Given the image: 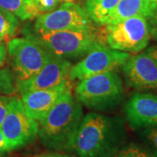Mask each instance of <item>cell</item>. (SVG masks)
Segmentation results:
<instances>
[{
	"label": "cell",
	"instance_id": "8fae6325",
	"mask_svg": "<svg viewBox=\"0 0 157 157\" xmlns=\"http://www.w3.org/2000/svg\"><path fill=\"white\" fill-rule=\"evenodd\" d=\"M121 68L128 86L157 91V62L147 52L130 55Z\"/></svg>",
	"mask_w": 157,
	"mask_h": 157
},
{
	"label": "cell",
	"instance_id": "5b68a950",
	"mask_svg": "<svg viewBox=\"0 0 157 157\" xmlns=\"http://www.w3.org/2000/svg\"><path fill=\"white\" fill-rule=\"evenodd\" d=\"M103 36L107 46L128 53H138L144 50L151 38L147 18L143 17H128L107 25Z\"/></svg>",
	"mask_w": 157,
	"mask_h": 157
},
{
	"label": "cell",
	"instance_id": "e0dca14e",
	"mask_svg": "<svg viewBox=\"0 0 157 157\" xmlns=\"http://www.w3.org/2000/svg\"><path fill=\"white\" fill-rule=\"evenodd\" d=\"M19 26V20L9 11L0 10V41L14 36Z\"/></svg>",
	"mask_w": 157,
	"mask_h": 157
},
{
	"label": "cell",
	"instance_id": "d6986e66",
	"mask_svg": "<svg viewBox=\"0 0 157 157\" xmlns=\"http://www.w3.org/2000/svg\"><path fill=\"white\" fill-rule=\"evenodd\" d=\"M60 0H28L29 8L33 18L55 10Z\"/></svg>",
	"mask_w": 157,
	"mask_h": 157
},
{
	"label": "cell",
	"instance_id": "44dd1931",
	"mask_svg": "<svg viewBox=\"0 0 157 157\" xmlns=\"http://www.w3.org/2000/svg\"><path fill=\"white\" fill-rule=\"evenodd\" d=\"M145 136L151 147L152 157H157V128L147 129L145 132Z\"/></svg>",
	"mask_w": 157,
	"mask_h": 157
},
{
	"label": "cell",
	"instance_id": "cb8c5ba5",
	"mask_svg": "<svg viewBox=\"0 0 157 157\" xmlns=\"http://www.w3.org/2000/svg\"><path fill=\"white\" fill-rule=\"evenodd\" d=\"M9 151H11L10 147L8 146L6 138H5V136H4L1 129H0V155H4L5 154Z\"/></svg>",
	"mask_w": 157,
	"mask_h": 157
},
{
	"label": "cell",
	"instance_id": "6da1fadb",
	"mask_svg": "<svg viewBox=\"0 0 157 157\" xmlns=\"http://www.w3.org/2000/svg\"><path fill=\"white\" fill-rule=\"evenodd\" d=\"M123 135L120 120L90 113L83 116L73 150L78 157H113L120 150Z\"/></svg>",
	"mask_w": 157,
	"mask_h": 157
},
{
	"label": "cell",
	"instance_id": "3957f363",
	"mask_svg": "<svg viewBox=\"0 0 157 157\" xmlns=\"http://www.w3.org/2000/svg\"><path fill=\"white\" fill-rule=\"evenodd\" d=\"M26 37L41 45L52 56L65 59L85 57L97 46L106 45L94 27L58 32L29 31Z\"/></svg>",
	"mask_w": 157,
	"mask_h": 157
},
{
	"label": "cell",
	"instance_id": "ffe728a7",
	"mask_svg": "<svg viewBox=\"0 0 157 157\" xmlns=\"http://www.w3.org/2000/svg\"><path fill=\"white\" fill-rule=\"evenodd\" d=\"M113 157H150L146 152L135 144H130L120 149Z\"/></svg>",
	"mask_w": 157,
	"mask_h": 157
},
{
	"label": "cell",
	"instance_id": "30bf717a",
	"mask_svg": "<svg viewBox=\"0 0 157 157\" xmlns=\"http://www.w3.org/2000/svg\"><path fill=\"white\" fill-rule=\"evenodd\" d=\"M71 67L72 64L69 60L52 55L39 73L28 79L16 80L17 90L23 94L57 86L69 78Z\"/></svg>",
	"mask_w": 157,
	"mask_h": 157
},
{
	"label": "cell",
	"instance_id": "2e32d148",
	"mask_svg": "<svg viewBox=\"0 0 157 157\" xmlns=\"http://www.w3.org/2000/svg\"><path fill=\"white\" fill-rule=\"evenodd\" d=\"M0 10L11 12L22 21L33 19L28 0H0Z\"/></svg>",
	"mask_w": 157,
	"mask_h": 157
},
{
	"label": "cell",
	"instance_id": "7a4b0ae2",
	"mask_svg": "<svg viewBox=\"0 0 157 157\" xmlns=\"http://www.w3.org/2000/svg\"><path fill=\"white\" fill-rule=\"evenodd\" d=\"M82 119L81 103L70 91L39 122V140L44 146L52 150H73Z\"/></svg>",
	"mask_w": 157,
	"mask_h": 157
},
{
	"label": "cell",
	"instance_id": "ac0fdd59",
	"mask_svg": "<svg viewBox=\"0 0 157 157\" xmlns=\"http://www.w3.org/2000/svg\"><path fill=\"white\" fill-rule=\"evenodd\" d=\"M17 91L15 74L9 68H0V94L11 95Z\"/></svg>",
	"mask_w": 157,
	"mask_h": 157
},
{
	"label": "cell",
	"instance_id": "277c9868",
	"mask_svg": "<svg viewBox=\"0 0 157 157\" xmlns=\"http://www.w3.org/2000/svg\"><path fill=\"white\" fill-rule=\"evenodd\" d=\"M123 93L122 80L116 72L84 78L75 88V97L81 105L101 111L115 107L121 101Z\"/></svg>",
	"mask_w": 157,
	"mask_h": 157
},
{
	"label": "cell",
	"instance_id": "f1b7e54d",
	"mask_svg": "<svg viewBox=\"0 0 157 157\" xmlns=\"http://www.w3.org/2000/svg\"><path fill=\"white\" fill-rule=\"evenodd\" d=\"M152 2H154V3H156L157 4V0H151Z\"/></svg>",
	"mask_w": 157,
	"mask_h": 157
},
{
	"label": "cell",
	"instance_id": "4316f807",
	"mask_svg": "<svg viewBox=\"0 0 157 157\" xmlns=\"http://www.w3.org/2000/svg\"><path fill=\"white\" fill-rule=\"evenodd\" d=\"M146 52L147 53H149L155 59V60L157 62V45H154V46L149 47Z\"/></svg>",
	"mask_w": 157,
	"mask_h": 157
},
{
	"label": "cell",
	"instance_id": "52a82bcc",
	"mask_svg": "<svg viewBox=\"0 0 157 157\" xmlns=\"http://www.w3.org/2000/svg\"><path fill=\"white\" fill-rule=\"evenodd\" d=\"M0 129L11 151L34 141L39 134V122L27 113L20 99L12 97Z\"/></svg>",
	"mask_w": 157,
	"mask_h": 157
},
{
	"label": "cell",
	"instance_id": "4fadbf2b",
	"mask_svg": "<svg viewBox=\"0 0 157 157\" xmlns=\"http://www.w3.org/2000/svg\"><path fill=\"white\" fill-rule=\"evenodd\" d=\"M125 113L134 128L157 126V95L136 93L127 102Z\"/></svg>",
	"mask_w": 157,
	"mask_h": 157
},
{
	"label": "cell",
	"instance_id": "8992f818",
	"mask_svg": "<svg viewBox=\"0 0 157 157\" xmlns=\"http://www.w3.org/2000/svg\"><path fill=\"white\" fill-rule=\"evenodd\" d=\"M7 55L17 80H25L42 69L52 56L30 38H14L7 44Z\"/></svg>",
	"mask_w": 157,
	"mask_h": 157
},
{
	"label": "cell",
	"instance_id": "9a60e30c",
	"mask_svg": "<svg viewBox=\"0 0 157 157\" xmlns=\"http://www.w3.org/2000/svg\"><path fill=\"white\" fill-rule=\"evenodd\" d=\"M119 2L120 0H86L85 11L93 22L106 25Z\"/></svg>",
	"mask_w": 157,
	"mask_h": 157
},
{
	"label": "cell",
	"instance_id": "7c38bea8",
	"mask_svg": "<svg viewBox=\"0 0 157 157\" xmlns=\"http://www.w3.org/2000/svg\"><path fill=\"white\" fill-rule=\"evenodd\" d=\"M70 91H72V85L67 79L54 87L20 94L21 101L29 115L39 122L58 101Z\"/></svg>",
	"mask_w": 157,
	"mask_h": 157
},
{
	"label": "cell",
	"instance_id": "83f0119b",
	"mask_svg": "<svg viewBox=\"0 0 157 157\" xmlns=\"http://www.w3.org/2000/svg\"><path fill=\"white\" fill-rule=\"evenodd\" d=\"M61 1H64V2H73L74 0H61Z\"/></svg>",
	"mask_w": 157,
	"mask_h": 157
},
{
	"label": "cell",
	"instance_id": "484cf974",
	"mask_svg": "<svg viewBox=\"0 0 157 157\" xmlns=\"http://www.w3.org/2000/svg\"><path fill=\"white\" fill-rule=\"evenodd\" d=\"M35 157H68L67 155H65L63 154H60V153H57V152H54V153H46V154H42V155H39Z\"/></svg>",
	"mask_w": 157,
	"mask_h": 157
},
{
	"label": "cell",
	"instance_id": "ba28073f",
	"mask_svg": "<svg viewBox=\"0 0 157 157\" xmlns=\"http://www.w3.org/2000/svg\"><path fill=\"white\" fill-rule=\"evenodd\" d=\"M130 54L114 50L107 45L97 46L91 50L78 63L72 66L69 78L72 80H82L101 73L115 72L122 67Z\"/></svg>",
	"mask_w": 157,
	"mask_h": 157
},
{
	"label": "cell",
	"instance_id": "603a6c76",
	"mask_svg": "<svg viewBox=\"0 0 157 157\" xmlns=\"http://www.w3.org/2000/svg\"><path fill=\"white\" fill-rule=\"evenodd\" d=\"M147 21L150 37L155 40H157V8L155 9L154 14L151 17H148Z\"/></svg>",
	"mask_w": 157,
	"mask_h": 157
},
{
	"label": "cell",
	"instance_id": "d4e9b609",
	"mask_svg": "<svg viewBox=\"0 0 157 157\" xmlns=\"http://www.w3.org/2000/svg\"><path fill=\"white\" fill-rule=\"evenodd\" d=\"M6 58H7V45H6L3 41H0V68L6 63Z\"/></svg>",
	"mask_w": 157,
	"mask_h": 157
},
{
	"label": "cell",
	"instance_id": "9c48e42d",
	"mask_svg": "<svg viewBox=\"0 0 157 157\" xmlns=\"http://www.w3.org/2000/svg\"><path fill=\"white\" fill-rule=\"evenodd\" d=\"M93 21L86 11L73 2H65L55 10L44 13L34 24L36 32H58L93 28Z\"/></svg>",
	"mask_w": 157,
	"mask_h": 157
},
{
	"label": "cell",
	"instance_id": "5bb4252c",
	"mask_svg": "<svg viewBox=\"0 0 157 157\" xmlns=\"http://www.w3.org/2000/svg\"><path fill=\"white\" fill-rule=\"evenodd\" d=\"M157 4L151 0H120L107 20V25H113L126 18L143 17L148 18L154 14Z\"/></svg>",
	"mask_w": 157,
	"mask_h": 157
},
{
	"label": "cell",
	"instance_id": "7402d4cb",
	"mask_svg": "<svg viewBox=\"0 0 157 157\" xmlns=\"http://www.w3.org/2000/svg\"><path fill=\"white\" fill-rule=\"evenodd\" d=\"M12 100V96L0 94V127L6 117V113L9 107V104Z\"/></svg>",
	"mask_w": 157,
	"mask_h": 157
}]
</instances>
